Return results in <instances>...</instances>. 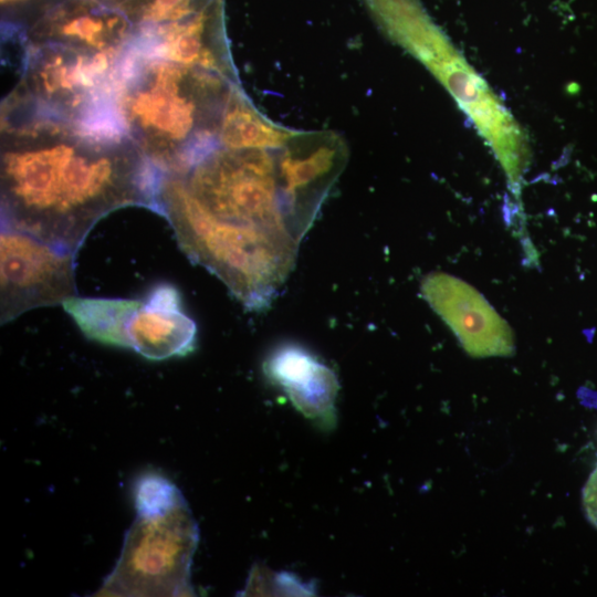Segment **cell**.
<instances>
[{"instance_id": "6da1fadb", "label": "cell", "mask_w": 597, "mask_h": 597, "mask_svg": "<svg viewBox=\"0 0 597 597\" xmlns=\"http://www.w3.org/2000/svg\"><path fill=\"white\" fill-rule=\"evenodd\" d=\"M161 176L119 128L1 106V228L75 253L114 210L159 213Z\"/></svg>"}, {"instance_id": "7a4b0ae2", "label": "cell", "mask_w": 597, "mask_h": 597, "mask_svg": "<svg viewBox=\"0 0 597 597\" xmlns=\"http://www.w3.org/2000/svg\"><path fill=\"white\" fill-rule=\"evenodd\" d=\"M234 85L220 73L129 45L117 80L116 115L161 175L186 177L219 148L221 121Z\"/></svg>"}, {"instance_id": "3957f363", "label": "cell", "mask_w": 597, "mask_h": 597, "mask_svg": "<svg viewBox=\"0 0 597 597\" xmlns=\"http://www.w3.org/2000/svg\"><path fill=\"white\" fill-rule=\"evenodd\" d=\"M271 149L219 147L196 165L185 182L214 218L250 230L292 262L315 213L289 188Z\"/></svg>"}, {"instance_id": "277c9868", "label": "cell", "mask_w": 597, "mask_h": 597, "mask_svg": "<svg viewBox=\"0 0 597 597\" xmlns=\"http://www.w3.org/2000/svg\"><path fill=\"white\" fill-rule=\"evenodd\" d=\"M158 206L191 261L216 274L245 307L270 304L293 262L256 233L211 216L182 177L161 176Z\"/></svg>"}, {"instance_id": "5b68a950", "label": "cell", "mask_w": 597, "mask_h": 597, "mask_svg": "<svg viewBox=\"0 0 597 597\" xmlns=\"http://www.w3.org/2000/svg\"><path fill=\"white\" fill-rule=\"evenodd\" d=\"M20 82L2 104L90 126L122 128L115 109L125 52L24 43Z\"/></svg>"}, {"instance_id": "8992f818", "label": "cell", "mask_w": 597, "mask_h": 597, "mask_svg": "<svg viewBox=\"0 0 597 597\" xmlns=\"http://www.w3.org/2000/svg\"><path fill=\"white\" fill-rule=\"evenodd\" d=\"M198 543L187 503L153 515H137L102 595H189L190 565Z\"/></svg>"}, {"instance_id": "52a82bcc", "label": "cell", "mask_w": 597, "mask_h": 597, "mask_svg": "<svg viewBox=\"0 0 597 597\" xmlns=\"http://www.w3.org/2000/svg\"><path fill=\"white\" fill-rule=\"evenodd\" d=\"M74 254L25 232L1 228V324L32 308L63 304L73 297Z\"/></svg>"}, {"instance_id": "ba28073f", "label": "cell", "mask_w": 597, "mask_h": 597, "mask_svg": "<svg viewBox=\"0 0 597 597\" xmlns=\"http://www.w3.org/2000/svg\"><path fill=\"white\" fill-rule=\"evenodd\" d=\"M22 28L24 43H56L97 52H125L133 40L127 15L97 0H50Z\"/></svg>"}, {"instance_id": "9c48e42d", "label": "cell", "mask_w": 597, "mask_h": 597, "mask_svg": "<svg viewBox=\"0 0 597 597\" xmlns=\"http://www.w3.org/2000/svg\"><path fill=\"white\" fill-rule=\"evenodd\" d=\"M421 292L470 356L506 357L514 353L511 327L464 281L446 273H432L423 280Z\"/></svg>"}, {"instance_id": "30bf717a", "label": "cell", "mask_w": 597, "mask_h": 597, "mask_svg": "<svg viewBox=\"0 0 597 597\" xmlns=\"http://www.w3.org/2000/svg\"><path fill=\"white\" fill-rule=\"evenodd\" d=\"M196 335V323L184 313L179 292L166 283L147 294L127 325L129 347L151 360L189 354Z\"/></svg>"}, {"instance_id": "8fae6325", "label": "cell", "mask_w": 597, "mask_h": 597, "mask_svg": "<svg viewBox=\"0 0 597 597\" xmlns=\"http://www.w3.org/2000/svg\"><path fill=\"white\" fill-rule=\"evenodd\" d=\"M264 371L306 417L332 419L338 380L313 354L293 344L279 346L266 358Z\"/></svg>"}, {"instance_id": "7c38bea8", "label": "cell", "mask_w": 597, "mask_h": 597, "mask_svg": "<svg viewBox=\"0 0 597 597\" xmlns=\"http://www.w3.org/2000/svg\"><path fill=\"white\" fill-rule=\"evenodd\" d=\"M140 302L129 298L73 296L62 305L90 339L112 346L129 347L127 325Z\"/></svg>"}, {"instance_id": "4fadbf2b", "label": "cell", "mask_w": 597, "mask_h": 597, "mask_svg": "<svg viewBox=\"0 0 597 597\" xmlns=\"http://www.w3.org/2000/svg\"><path fill=\"white\" fill-rule=\"evenodd\" d=\"M290 136V132L262 118L238 85L232 87L221 121L220 146L229 149H277Z\"/></svg>"}, {"instance_id": "5bb4252c", "label": "cell", "mask_w": 597, "mask_h": 597, "mask_svg": "<svg viewBox=\"0 0 597 597\" xmlns=\"http://www.w3.org/2000/svg\"><path fill=\"white\" fill-rule=\"evenodd\" d=\"M224 0H133L122 11L133 24V34L179 22L223 3Z\"/></svg>"}, {"instance_id": "9a60e30c", "label": "cell", "mask_w": 597, "mask_h": 597, "mask_svg": "<svg viewBox=\"0 0 597 597\" xmlns=\"http://www.w3.org/2000/svg\"><path fill=\"white\" fill-rule=\"evenodd\" d=\"M134 498L137 515L165 512L185 501L169 480L156 473H147L136 482Z\"/></svg>"}, {"instance_id": "2e32d148", "label": "cell", "mask_w": 597, "mask_h": 597, "mask_svg": "<svg viewBox=\"0 0 597 597\" xmlns=\"http://www.w3.org/2000/svg\"><path fill=\"white\" fill-rule=\"evenodd\" d=\"M583 504L588 520L597 527V465L585 484Z\"/></svg>"}, {"instance_id": "e0dca14e", "label": "cell", "mask_w": 597, "mask_h": 597, "mask_svg": "<svg viewBox=\"0 0 597 597\" xmlns=\"http://www.w3.org/2000/svg\"><path fill=\"white\" fill-rule=\"evenodd\" d=\"M97 1H101L107 6H111V7H114V8H117V9H123L126 4H128L129 2H132L133 0H97Z\"/></svg>"}]
</instances>
